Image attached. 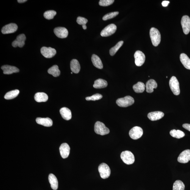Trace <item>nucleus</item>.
I'll use <instances>...</instances> for the list:
<instances>
[{"instance_id":"c756f323","label":"nucleus","mask_w":190,"mask_h":190,"mask_svg":"<svg viewBox=\"0 0 190 190\" xmlns=\"http://www.w3.org/2000/svg\"><path fill=\"white\" fill-rule=\"evenodd\" d=\"M20 93V91L16 90L11 91L6 94L4 96V98L7 100H10L17 97Z\"/></svg>"},{"instance_id":"39448f33","label":"nucleus","mask_w":190,"mask_h":190,"mask_svg":"<svg viewBox=\"0 0 190 190\" xmlns=\"http://www.w3.org/2000/svg\"><path fill=\"white\" fill-rule=\"evenodd\" d=\"M95 133L98 134L103 136L110 133L109 129L106 127L104 124L100 122H97L95 125Z\"/></svg>"},{"instance_id":"4be33fe9","label":"nucleus","mask_w":190,"mask_h":190,"mask_svg":"<svg viewBox=\"0 0 190 190\" xmlns=\"http://www.w3.org/2000/svg\"><path fill=\"white\" fill-rule=\"evenodd\" d=\"M180 60L184 67L190 70V59L186 54L182 53L180 55Z\"/></svg>"},{"instance_id":"79ce46f5","label":"nucleus","mask_w":190,"mask_h":190,"mask_svg":"<svg viewBox=\"0 0 190 190\" xmlns=\"http://www.w3.org/2000/svg\"><path fill=\"white\" fill-rule=\"evenodd\" d=\"M82 28H83L84 30H86L87 29V26L86 25L82 26Z\"/></svg>"},{"instance_id":"f03ea898","label":"nucleus","mask_w":190,"mask_h":190,"mask_svg":"<svg viewBox=\"0 0 190 190\" xmlns=\"http://www.w3.org/2000/svg\"><path fill=\"white\" fill-rule=\"evenodd\" d=\"M134 102V99L130 96L118 99L116 103L118 106L120 107H126L130 106Z\"/></svg>"},{"instance_id":"a19ab883","label":"nucleus","mask_w":190,"mask_h":190,"mask_svg":"<svg viewBox=\"0 0 190 190\" xmlns=\"http://www.w3.org/2000/svg\"><path fill=\"white\" fill-rule=\"evenodd\" d=\"M27 0H18L17 2L19 3H23L24 2H27Z\"/></svg>"},{"instance_id":"bb28decb","label":"nucleus","mask_w":190,"mask_h":190,"mask_svg":"<svg viewBox=\"0 0 190 190\" xmlns=\"http://www.w3.org/2000/svg\"><path fill=\"white\" fill-rule=\"evenodd\" d=\"M107 86V82L104 80L101 79H99L96 80L93 85V87L96 89H103L106 87Z\"/></svg>"},{"instance_id":"4c0bfd02","label":"nucleus","mask_w":190,"mask_h":190,"mask_svg":"<svg viewBox=\"0 0 190 190\" xmlns=\"http://www.w3.org/2000/svg\"><path fill=\"white\" fill-rule=\"evenodd\" d=\"M77 23L79 25H81L82 26L86 25V24L88 22L87 19L81 17H78L77 18L76 20Z\"/></svg>"},{"instance_id":"f8f14e48","label":"nucleus","mask_w":190,"mask_h":190,"mask_svg":"<svg viewBox=\"0 0 190 190\" xmlns=\"http://www.w3.org/2000/svg\"><path fill=\"white\" fill-rule=\"evenodd\" d=\"M18 26L15 23H10L2 27L1 30L2 34H4L13 33L17 31Z\"/></svg>"},{"instance_id":"9d476101","label":"nucleus","mask_w":190,"mask_h":190,"mask_svg":"<svg viewBox=\"0 0 190 190\" xmlns=\"http://www.w3.org/2000/svg\"><path fill=\"white\" fill-rule=\"evenodd\" d=\"M135 63L137 66H141L144 64L145 60L144 54L141 51H137L134 54Z\"/></svg>"},{"instance_id":"37998d69","label":"nucleus","mask_w":190,"mask_h":190,"mask_svg":"<svg viewBox=\"0 0 190 190\" xmlns=\"http://www.w3.org/2000/svg\"><path fill=\"white\" fill-rule=\"evenodd\" d=\"M71 74H73V72H71Z\"/></svg>"},{"instance_id":"ddd939ff","label":"nucleus","mask_w":190,"mask_h":190,"mask_svg":"<svg viewBox=\"0 0 190 190\" xmlns=\"http://www.w3.org/2000/svg\"><path fill=\"white\" fill-rule=\"evenodd\" d=\"M26 39L25 35L21 34L18 36L16 39L12 42V45L13 47H17V46L20 48L23 47L25 45V41Z\"/></svg>"},{"instance_id":"6e6552de","label":"nucleus","mask_w":190,"mask_h":190,"mask_svg":"<svg viewBox=\"0 0 190 190\" xmlns=\"http://www.w3.org/2000/svg\"><path fill=\"white\" fill-rule=\"evenodd\" d=\"M143 129L139 126H135L131 129L129 134L132 139L134 140L139 139L143 134Z\"/></svg>"},{"instance_id":"473e14b6","label":"nucleus","mask_w":190,"mask_h":190,"mask_svg":"<svg viewBox=\"0 0 190 190\" xmlns=\"http://www.w3.org/2000/svg\"><path fill=\"white\" fill-rule=\"evenodd\" d=\"M185 185L182 181L177 180L173 183V190H184Z\"/></svg>"},{"instance_id":"72a5a7b5","label":"nucleus","mask_w":190,"mask_h":190,"mask_svg":"<svg viewBox=\"0 0 190 190\" xmlns=\"http://www.w3.org/2000/svg\"><path fill=\"white\" fill-rule=\"evenodd\" d=\"M56 14V12L54 10L46 11L44 13V16L47 20H50L53 19Z\"/></svg>"},{"instance_id":"0eeeda50","label":"nucleus","mask_w":190,"mask_h":190,"mask_svg":"<svg viewBox=\"0 0 190 190\" xmlns=\"http://www.w3.org/2000/svg\"><path fill=\"white\" fill-rule=\"evenodd\" d=\"M117 27L114 24L109 25L102 30L101 32V35L103 37H108L114 33L116 32Z\"/></svg>"},{"instance_id":"a211bd4d","label":"nucleus","mask_w":190,"mask_h":190,"mask_svg":"<svg viewBox=\"0 0 190 190\" xmlns=\"http://www.w3.org/2000/svg\"><path fill=\"white\" fill-rule=\"evenodd\" d=\"M164 116V114L161 111L151 112L148 114V117L151 121H156L160 119Z\"/></svg>"},{"instance_id":"9b49d317","label":"nucleus","mask_w":190,"mask_h":190,"mask_svg":"<svg viewBox=\"0 0 190 190\" xmlns=\"http://www.w3.org/2000/svg\"><path fill=\"white\" fill-rule=\"evenodd\" d=\"M41 54L46 58H51L53 57L56 53V51L54 48L43 46L41 49Z\"/></svg>"},{"instance_id":"2eb2a0df","label":"nucleus","mask_w":190,"mask_h":190,"mask_svg":"<svg viewBox=\"0 0 190 190\" xmlns=\"http://www.w3.org/2000/svg\"><path fill=\"white\" fill-rule=\"evenodd\" d=\"M55 35L58 37L64 38H66L68 34L67 29L65 27H58L55 28L54 30Z\"/></svg>"},{"instance_id":"cd10ccee","label":"nucleus","mask_w":190,"mask_h":190,"mask_svg":"<svg viewBox=\"0 0 190 190\" xmlns=\"http://www.w3.org/2000/svg\"><path fill=\"white\" fill-rule=\"evenodd\" d=\"M145 86L144 84L141 82H139L134 85L133 89L134 91L137 93H141L144 92Z\"/></svg>"},{"instance_id":"7c9ffc66","label":"nucleus","mask_w":190,"mask_h":190,"mask_svg":"<svg viewBox=\"0 0 190 190\" xmlns=\"http://www.w3.org/2000/svg\"><path fill=\"white\" fill-rule=\"evenodd\" d=\"M170 134L172 137L178 139H181L185 136V134L183 131L180 130H176L175 129L171 131Z\"/></svg>"},{"instance_id":"6ab92c4d","label":"nucleus","mask_w":190,"mask_h":190,"mask_svg":"<svg viewBox=\"0 0 190 190\" xmlns=\"http://www.w3.org/2000/svg\"><path fill=\"white\" fill-rule=\"evenodd\" d=\"M36 122L38 124L46 127H51L53 125V123L52 120L49 118H37Z\"/></svg>"},{"instance_id":"423d86ee","label":"nucleus","mask_w":190,"mask_h":190,"mask_svg":"<svg viewBox=\"0 0 190 190\" xmlns=\"http://www.w3.org/2000/svg\"><path fill=\"white\" fill-rule=\"evenodd\" d=\"M98 171L101 177L103 179L108 178L111 174L109 167L105 163H101L99 166Z\"/></svg>"},{"instance_id":"5701e85b","label":"nucleus","mask_w":190,"mask_h":190,"mask_svg":"<svg viewBox=\"0 0 190 190\" xmlns=\"http://www.w3.org/2000/svg\"><path fill=\"white\" fill-rule=\"evenodd\" d=\"M48 179L51 188L54 190H57L58 188V182L56 176L51 173L49 175Z\"/></svg>"},{"instance_id":"f3484780","label":"nucleus","mask_w":190,"mask_h":190,"mask_svg":"<svg viewBox=\"0 0 190 190\" xmlns=\"http://www.w3.org/2000/svg\"><path fill=\"white\" fill-rule=\"evenodd\" d=\"M1 69L3 71V73L5 74H11L13 73H17L19 72L20 70L17 68L10 65H4L2 66Z\"/></svg>"},{"instance_id":"f257e3e1","label":"nucleus","mask_w":190,"mask_h":190,"mask_svg":"<svg viewBox=\"0 0 190 190\" xmlns=\"http://www.w3.org/2000/svg\"><path fill=\"white\" fill-rule=\"evenodd\" d=\"M150 36L153 45L158 46L161 41V35L159 30L155 27H152L150 30Z\"/></svg>"},{"instance_id":"aec40b11","label":"nucleus","mask_w":190,"mask_h":190,"mask_svg":"<svg viewBox=\"0 0 190 190\" xmlns=\"http://www.w3.org/2000/svg\"><path fill=\"white\" fill-rule=\"evenodd\" d=\"M158 87V84L153 79L149 80L146 84L145 87L146 91L148 93H151L153 92V89H156Z\"/></svg>"},{"instance_id":"7ed1b4c3","label":"nucleus","mask_w":190,"mask_h":190,"mask_svg":"<svg viewBox=\"0 0 190 190\" xmlns=\"http://www.w3.org/2000/svg\"><path fill=\"white\" fill-rule=\"evenodd\" d=\"M120 157L124 163L126 164H133L135 161L134 154L130 151H123L121 154Z\"/></svg>"},{"instance_id":"4468645a","label":"nucleus","mask_w":190,"mask_h":190,"mask_svg":"<svg viewBox=\"0 0 190 190\" xmlns=\"http://www.w3.org/2000/svg\"><path fill=\"white\" fill-rule=\"evenodd\" d=\"M178 161L180 163H186L190 161V150L183 151L178 157Z\"/></svg>"},{"instance_id":"58836bf2","label":"nucleus","mask_w":190,"mask_h":190,"mask_svg":"<svg viewBox=\"0 0 190 190\" xmlns=\"http://www.w3.org/2000/svg\"><path fill=\"white\" fill-rule=\"evenodd\" d=\"M183 127L190 132V124H184L183 125Z\"/></svg>"},{"instance_id":"c85d7f7f","label":"nucleus","mask_w":190,"mask_h":190,"mask_svg":"<svg viewBox=\"0 0 190 190\" xmlns=\"http://www.w3.org/2000/svg\"><path fill=\"white\" fill-rule=\"evenodd\" d=\"M48 72L55 77L59 76L61 73L59 69L58 66L56 65H54L49 69Z\"/></svg>"},{"instance_id":"f704fd0d","label":"nucleus","mask_w":190,"mask_h":190,"mask_svg":"<svg viewBox=\"0 0 190 190\" xmlns=\"http://www.w3.org/2000/svg\"><path fill=\"white\" fill-rule=\"evenodd\" d=\"M118 14H119V12H114L107 13L104 16L103 18V20L104 21L110 20V19L116 17L118 15Z\"/></svg>"},{"instance_id":"e433bc0d","label":"nucleus","mask_w":190,"mask_h":190,"mask_svg":"<svg viewBox=\"0 0 190 190\" xmlns=\"http://www.w3.org/2000/svg\"><path fill=\"white\" fill-rule=\"evenodd\" d=\"M114 0H101L99 2V5L101 6L106 7L114 3Z\"/></svg>"},{"instance_id":"1a4fd4ad","label":"nucleus","mask_w":190,"mask_h":190,"mask_svg":"<svg viewBox=\"0 0 190 190\" xmlns=\"http://www.w3.org/2000/svg\"><path fill=\"white\" fill-rule=\"evenodd\" d=\"M181 24L184 34H188L190 32V18L188 16H183L181 20Z\"/></svg>"},{"instance_id":"c9c22d12","label":"nucleus","mask_w":190,"mask_h":190,"mask_svg":"<svg viewBox=\"0 0 190 190\" xmlns=\"http://www.w3.org/2000/svg\"><path fill=\"white\" fill-rule=\"evenodd\" d=\"M102 98V95L100 94L97 93L91 96V97H86V100L87 101H96L100 100Z\"/></svg>"},{"instance_id":"dca6fc26","label":"nucleus","mask_w":190,"mask_h":190,"mask_svg":"<svg viewBox=\"0 0 190 190\" xmlns=\"http://www.w3.org/2000/svg\"><path fill=\"white\" fill-rule=\"evenodd\" d=\"M59 150L61 155L63 158H67L70 155V148L66 143H63L61 145Z\"/></svg>"},{"instance_id":"2f4dec72","label":"nucleus","mask_w":190,"mask_h":190,"mask_svg":"<svg viewBox=\"0 0 190 190\" xmlns=\"http://www.w3.org/2000/svg\"><path fill=\"white\" fill-rule=\"evenodd\" d=\"M123 41H119L110 50V54L111 56H113L116 53L121 46L123 45Z\"/></svg>"},{"instance_id":"393cba45","label":"nucleus","mask_w":190,"mask_h":190,"mask_svg":"<svg viewBox=\"0 0 190 190\" xmlns=\"http://www.w3.org/2000/svg\"><path fill=\"white\" fill-rule=\"evenodd\" d=\"M93 64L95 67L100 69H102L103 67L102 62L100 57L95 54H93L91 58Z\"/></svg>"},{"instance_id":"b1692460","label":"nucleus","mask_w":190,"mask_h":190,"mask_svg":"<svg viewBox=\"0 0 190 190\" xmlns=\"http://www.w3.org/2000/svg\"><path fill=\"white\" fill-rule=\"evenodd\" d=\"M71 69L72 72L76 74L78 73L80 70V66L78 60L73 59L71 61L70 64Z\"/></svg>"},{"instance_id":"a878e982","label":"nucleus","mask_w":190,"mask_h":190,"mask_svg":"<svg viewBox=\"0 0 190 190\" xmlns=\"http://www.w3.org/2000/svg\"><path fill=\"white\" fill-rule=\"evenodd\" d=\"M35 100L38 103L46 102L48 100V97L46 93L43 92L37 93L35 95Z\"/></svg>"},{"instance_id":"412c9836","label":"nucleus","mask_w":190,"mask_h":190,"mask_svg":"<svg viewBox=\"0 0 190 190\" xmlns=\"http://www.w3.org/2000/svg\"><path fill=\"white\" fill-rule=\"evenodd\" d=\"M60 113L63 119L68 120L71 119V110L67 107H63L60 110Z\"/></svg>"},{"instance_id":"ea45409f","label":"nucleus","mask_w":190,"mask_h":190,"mask_svg":"<svg viewBox=\"0 0 190 190\" xmlns=\"http://www.w3.org/2000/svg\"><path fill=\"white\" fill-rule=\"evenodd\" d=\"M170 2L168 1H163L162 2V6L164 7H167L168 5V4Z\"/></svg>"},{"instance_id":"20e7f679","label":"nucleus","mask_w":190,"mask_h":190,"mask_svg":"<svg viewBox=\"0 0 190 190\" xmlns=\"http://www.w3.org/2000/svg\"><path fill=\"white\" fill-rule=\"evenodd\" d=\"M169 84L173 94L176 95H179L180 93L179 83L176 77L173 76L171 78Z\"/></svg>"}]
</instances>
